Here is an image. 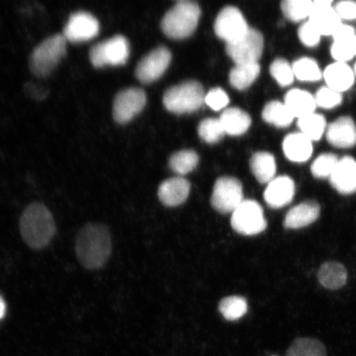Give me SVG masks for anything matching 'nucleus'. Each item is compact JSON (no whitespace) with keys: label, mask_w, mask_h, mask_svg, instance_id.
Here are the masks:
<instances>
[{"label":"nucleus","mask_w":356,"mask_h":356,"mask_svg":"<svg viewBox=\"0 0 356 356\" xmlns=\"http://www.w3.org/2000/svg\"><path fill=\"white\" fill-rule=\"evenodd\" d=\"M111 247L108 227L99 222L84 225L75 241L78 260L88 270H97L104 266L110 258Z\"/></svg>","instance_id":"obj_1"},{"label":"nucleus","mask_w":356,"mask_h":356,"mask_svg":"<svg viewBox=\"0 0 356 356\" xmlns=\"http://www.w3.org/2000/svg\"><path fill=\"white\" fill-rule=\"evenodd\" d=\"M20 234L34 250L46 248L56 233L54 217L43 203L33 202L25 208L19 221Z\"/></svg>","instance_id":"obj_2"},{"label":"nucleus","mask_w":356,"mask_h":356,"mask_svg":"<svg viewBox=\"0 0 356 356\" xmlns=\"http://www.w3.org/2000/svg\"><path fill=\"white\" fill-rule=\"evenodd\" d=\"M200 13L195 2L189 0L177 2L162 20L163 32L172 39L190 37L197 28Z\"/></svg>","instance_id":"obj_3"},{"label":"nucleus","mask_w":356,"mask_h":356,"mask_svg":"<svg viewBox=\"0 0 356 356\" xmlns=\"http://www.w3.org/2000/svg\"><path fill=\"white\" fill-rule=\"evenodd\" d=\"M204 88L197 81H188L172 87L164 93L163 104L176 114L193 113L204 104Z\"/></svg>","instance_id":"obj_4"},{"label":"nucleus","mask_w":356,"mask_h":356,"mask_svg":"<svg viewBox=\"0 0 356 356\" xmlns=\"http://www.w3.org/2000/svg\"><path fill=\"white\" fill-rule=\"evenodd\" d=\"M66 53V39L55 35L34 49L30 58V69L38 77H46L60 63Z\"/></svg>","instance_id":"obj_5"},{"label":"nucleus","mask_w":356,"mask_h":356,"mask_svg":"<svg viewBox=\"0 0 356 356\" xmlns=\"http://www.w3.org/2000/svg\"><path fill=\"white\" fill-rule=\"evenodd\" d=\"M231 225L236 232L245 236L264 232L267 222L260 204L255 200H244L233 212Z\"/></svg>","instance_id":"obj_6"},{"label":"nucleus","mask_w":356,"mask_h":356,"mask_svg":"<svg viewBox=\"0 0 356 356\" xmlns=\"http://www.w3.org/2000/svg\"><path fill=\"white\" fill-rule=\"evenodd\" d=\"M130 56V46L126 38L122 35L108 40V41L95 44L91 49V63L96 68L106 65H121L127 63Z\"/></svg>","instance_id":"obj_7"},{"label":"nucleus","mask_w":356,"mask_h":356,"mask_svg":"<svg viewBox=\"0 0 356 356\" xmlns=\"http://www.w3.org/2000/svg\"><path fill=\"white\" fill-rule=\"evenodd\" d=\"M264 39L259 31L249 29L238 41L228 43L227 54L236 65L258 63L264 51Z\"/></svg>","instance_id":"obj_8"},{"label":"nucleus","mask_w":356,"mask_h":356,"mask_svg":"<svg viewBox=\"0 0 356 356\" xmlns=\"http://www.w3.org/2000/svg\"><path fill=\"white\" fill-rule=\"evenodd\" d=\"M243 185L237 178L222 177L213 186L211 204L218 212H234L243 202Z\"/></svg>","instance_id":"obj_9"},{"label":"nucleus","mask_w":356,"mask_h":356,"mask_svg":"<svg viewBox=\"0 0 356 356\" xmlns=\"http://www.w3.org/2000/svg\"><path fill=\"white\" fill-rule=\"evenodd\" d=\"M248 30L247 21L237 8L228 6L222 8L216 17V34L227 44L238 41Z\"/></svg>","instance_id":"obj_10"},{"label":"nucleus","mask_w":356,"mask_h":356,"mask_svg":"<svg viewBox=\"0 0 356 356\" xmlns=\"http://www.w3.org/2000/svg\"><path fill=\"white\" fill-rule=\"evenodd\" d=\"M146 104L145 92L140 88L120 92L113 104V117L119 123H127L139 114Z\"/></svg>","instance_id":"obj_11"},{"label":"nucleus","mask_w":356,"mask_h":356,"mask_svg":"<svg viewBox=\"0 0 356 356\" xmlns=\"http://www.w3.org/2000/svg\"><path fill=\"white\" fill-rule=\"evenodd\" d=\"M171 52L166 47H159L143 58L137 65L136 75L140 82L149 83L165 73L171 61Z\"/></svg>","instance_id":"obj_12"},{"label":"nucleus","mask_w":356,"mask_h":356,"mask_svg":"<svg viewBox=\"0 0 356 356\" xmlns=\"http://www.w3.org/2000/svg\"><path fill=\"white\" fill-rule=\"evenodd\" d=\"M99 29V22L95 16L86 12H78L70 17L63 35L66 41L86 42L95 38Z\"/></svg>","instance_id":"obj_13"},{"label":"nucleus","mask_w":356,"mask_h":356,"mask_svg":"<svg viewBox=\"0 0 356 356\" xmlns=\"http://www.w3.org/2000/svg\"><path fill=\"white\" fill-rule=\"evenodd\" d=\"M296 194V184L287 176L275 177L267 185L264 193L266 202L271 208L279 209L287 206Z\"/></svg>","instance_id":"obj_14"},{"label":"nucleus","mask_w":356,"mask_h":356,"mask_svg":"<svg viewBox=\"0 0 356 356\" xmlns=\"http://www.w3.org/2000/svg\"><path fill=\"white\" fill-rule=\"evenodd\" d=\"M330 182L338 193L350 195L356 193V161L344 157L338 163L330 177Z\"/></svg>","instance_id":"obj_15"},{"label":"nucleus","mask_w":356,"mask_h":356,"mask_svg":"<svg viewBox=\"0 0 356 356\" xmlns=\"http://www.w3.org/2000/svg\"><path fill=\"white\" fill-rule=\"evenodd\" d=\"M327 140L337 148H350L356 145V126L353 120L342 117L333 122L326 131Z\"/></svg>","instance_id":"obj_16"},{"label":"nucleus","mask_w":356,"mask_h":356,"mask_svg":"<svg viewBox=\"0 0 356 356\" xmlns=\"http://www.w3.org/2000/svg\"><path fill=\"white\" fill-rule=\"evenodd\" d=\"M191 190L190 182L184 177H172L163 181L159 188V197L164 206H180L188 199Z\"/></svg>","instance_id":"obj_17"},{"label":"nucleus","mask_w":356,"mask_h":356,"mask_svg":"<svg viewBox=\"0 0 356 356\" xmlns=\"http://www.w3.org/2000/svg\"><path fill=\"white\" fill-rule=\"evenodd\" d=\"M320 207L315 202H305L293 207L284 218V226L286 229H298L313 224L318 219Z\"/></svg>","instance_id":"obj_18"},{"label":"nucleus","mask_w":356,"mask_h":356,"mask_svg":"<svg viewBox=\"0 0 356 356\" xmlns=\"http://www.w3.org/2000/svg\"><path fill=\"white\" fill-rule=\"evenodd\" d=\"M283 152L289 161L305 163L313 154V142L300 132L293 133L284 138Z\"/></svg>","instance_id":"obj_19"},{"label":"nucleus","mask_w":356,"mask_h":356,"mask_svg":"<svg viewBox=\"0 0 356 356\" xmlns=\"http://www.w3.org/2000/svg\"><path fill=\"white\" fill-rule=\"evenodd\" d=\"M355 74L346 63L335 62L324 70L323 78L328 88L338 92H343L353 86Z\"/></svg>","instance_id":"obj_20"},{"label":"nucleus","mask_w":356,"mask_h":356,"mask_svg":"<svg viewBox=\"0 0 356 356\" xmlns=\"http://www.w3.org/2000/svg\"><path fill=\"white\" fill-rule=\"evenodd\" d=\"M284 104H286L293 118L298 119L314 113L317 106L314 97L302 89H292L288 92L284 97Z\"/></svg>","instance_id":"obj_21"},{"label":"nucleus","mask_w":356,"mask_h":356,"mask_svg":"<svg viewBox=\"0 0 356 356\" xmlns=\"http://www.w3.org/2000/svg\"><path fill=\"white\" fill-rule=\"evenodd\" d=\"M219 120L225 134L229 136L243 135L252 123L250 115L246 111L235 108L225 110Z\"/></svg>","instance_id":"obj_22"},{"label":"nucleus","mask_w":356,"mask_h":356,"mask_svg":"<svg viewBox=\"0 0 356 356\" xmlns=\"http://www.w3.org/2000/svg\"><path fill=\"white\" fill-rule=\"evenodd\" d=\"M318 280L322 286L329 289L343 287L347 280L346 267L339 262H326L320 267Z\"/></svg>","instance_id":"obj_23"},{"label":"nucleus","mask_w":356,"mask_h":356,"mask_svg":"<svg viewBox=\"0 0 356 356\" xmlns=\"http://www.w3.org/2000/svg\"><path fill=\"white\" fill-rule=\"evenodd\" d=\"M309 21L321 35H332L341 24V20L333 7L314 8Z\"/></svg>","instance_id":"obj_24"},{"label":"nucleus","mask_w":356,"mask_h":356,"mask_svg":"<svg viewBox=\"0 0 356 356\" xmlns=\"http://www.w3.org/2000/svg\"><path fill=\"white\" fill-rule=\"evenodd\" d=\"M250 167L253 175L261 184H269L277 172V163L274 156L267 152H258L252 156Z\"/></svg>","instance_id":"obj_25"},{"label":"nucleus","mask_w":356,"mask_h":356,"mask_svg":"<svg viewBox=\"0 0 356 356\" xmlns=\"http://www.w3.org/2000/svg\"><path fill=\"white\" fill-rule=\"evenodd\" d=\"M260 71L258 63L236 65L229 73L231 86L238 90H244L256 81Z\"/></svg>","instance_id":"obj_26"},{"label":"nucleus","mask_w":356,"mask_h":356,"mask_svg":"<svg viewBox=\"0 0 356 356\" xmlns=\"http://www.w3.org/2000/svg\"><path fill=\"white\" fill-rule=\"evenodd\" d=\"M262 118L267 123L280 128L289 127L295 119L286 104L279 101L270 102L265 106Z\"/></svg>","instance_id":"obj_27"},{"label":"nucleus","mask_w":356,"mask_h":356,"mask_svg":"<svg viewBox=\"0 0 356 356\" xmlns=\"http://www.w3.org/2000/svg\"><path fill=\"white\" fill-rule=\"evenodd\" d=\"M286 356H327V350L319 340L300 337L289 347Z\"/></svg>","instance_id":"obj_28"},{"label":"nucleus","mask_w":356,"mask_h":356,"mask_svg":"<svg viewBox=\"0 0 356 356\" xmlns=\"http://www.w3.org/2000/svg\"><path fill=\"white\" fill-rule=\"evenodd\" d=\"M298 126L300 133L312 142L321 139L323 134L327 131L326 119L323 115L315 113L300 118Z\"/></svg>","instance_id":"obj_29"},{"label":"nucleus","mask_w":356,"mask_h":356,"mask_svg":"<svg viewBox=\"0 0 356 356\" xmlns=\"http://www.w3.org/2000/svg\"><path fill=\"white\" fill-rule=\"evenodd\" d=\"M282 10L288 19L299 22L309 19L314 11V3L311 0H286L282 3Z\"/></svg>","instance_id":"obj_30"},{"label":"nucleus","mask_w":356,"mask_h":356,"mask_svg":"<svg viewBox=\"0 0 356 356\" xmlns=\"http://www.w3.org/2000/svg\"><path fill=\"white\" fill-rule=\"evenodd\" d=\"M295 77L304 82H316L321 79V70L315 60L310 58H301L292 65Z\"/></svg>","instance_id":"obj_31"},{"label":"nucleus","mask_w":356,"mask_h":356,"mask_svg":"<svg viewBox=\"0 0 356 356\" xmlns=\"http://www.w3.org/2000/svg\"><path fill=\"white\" fill-rule=\"evenodd\" d=\"M199 163V157L193 150H181L173 154L169 161L172 171L185 175L193 171Z\"/></svg>","instance_id":"obj_32"},{"label":"nucleus","mask_w":356,"mask_h":356,"mask_svg":"<svg viewBox=\"0 0 356 356\" xmlns=\"http://www.w3.org/2000/svg\"><path fill=\"white\" fill-rule=\"evenodd\" d=\"M219 309L225 319L235 321L246 314L248 304L242 297L229 296L220 302Z\"/></svg>","instance_id":"obj_33"},{"label":"nucleus","mask_w":356,"mask_h":356,"mask_svg":"<svg viewBox=\"0 0 356 356\" xmlns=\"http://www.w3.org/2000/svg\"><path fill=\"white\" fill-rule=\"evenodd\" d=\"M198 133L200 138L209 144L220 141L225 134L220 120L216 118H207L200 122Z\"/></svg>","instance_id":"obj_34"},{"label":"nucleus","mask_w":356,"mask_h":356,"mask_svg":"<svg viewBox=\"0 0 356 356\" xmlns=\"http://www.w3.org/2000/svg\"><path fill=\"white\" fill-rule=\"evenodd\" d=\"M337 156L333 154H323L314 160L311 166L312 175L316 178L330 177L338 163Z\"/></svg>","instance_id":"obj_35"},{"label":"nucleus","mask_w":356,"mask_h":356,"mask_svg":"<svg viewBox=\"0 0 356 356\" xmlns=\"http://www.w3.org/2000/svg\"><path fill=\"white\" fill-rule=\"evenodd\" d=\"M270 72L271 76L282 87L291 86L296 78L292 65H289V62L284 59L275 60L270 65Z\"/></svg>","instance_id":"obj_36"},{"label":"nucleus","mask_w":356,"mask_h":356,"mask_svg":"<svg viewBox=\"0 0 356 356\" xmlns=\"http://www.w3.org/2000/svg\"><path fill=\"white\" fill-rule=\"evenodd\" d=\"M314 99L316 105L325 109L337 108L342 102L341 93L328 87L320 88Z\"/></svg>","instance_id":"obj_37"},{"label":"nucleus","mask_w":356,"mask_h":356,"mask_svg":"<svg viewBox=\"0 0 356 356\" xmlns=\"http://www.w3.org/2000/svg\"><path fill=\"white\" fill-rule=\"evenodd\" d=\"M298 35H299L301 42L309 47L318 46L322 37L321 34L309 21L305 22L300 26Z\"/></svg>","instance_id":"obj_38"},{"label":"nucleus","mask_w":356,"mask_h":356,"mask_svg":"<svg viewBox=\"0 0 356 356\" xmlns=\"http://www.w3.org/2000/svg\"><path fill=\"white\" fill-rule=\"evenodd\" d=\"M353 41L333 42L331 49V54L336 62L346 63L347 61L353 59V58L355 56Z\"/></svg>","instance_id":"obj_39"},{"label":"nucleus","mask_w":356,"mask_h":356,"mask_svg":"<svg viewBox=\"0 0 356 356\" xmlns=\"http://www.w3.org/2000/svg\"><path fill=\"white\" fill-rule=\"evenodd\" d=\"M204 102L213 111H220L229 104V97L222 89L216 88L207 93Z\"/></svg>","instance_id":"obj_40"},{"label":"nucleus","mask_w":356,"mask_h":356,"mask_svg":"<svg viewBox=\"0 0 356 356\" xmlns=\"http://www.w3.org/2000/svg\"><path fill=\"white\" fill-rule=\"evenodd\" d=\"M334 10L336 11L338 17L341 19L355 20L356 19V2L341 1L338 2Z\"/></svg>","instance_id":"obj_41"},{"label":"nucleus","mask_w":356,"mask_h":356,"mask_svg":"<svg viewBox=\"0 0 356 356\" xmlns=\"http://www.w3.org/2000/svg\"><path fill=\"white\" fill-rule=\"evenodd\" d=\"M355 35L353 26L341 24L332 35V38L334 42H351Z\"/></svg>","instance_id":"obj_42"},{"label":"nucleus","mask_w":356,"mask_h":356,"mask_svg":"<svg viewBox=\"0 0 356 356\" xmlns=\"http://www.w3.org/2000/svg\"><path fill=\"white\" fill-rule=\"evenodd\" d=\"M7 305L6 300H3V298L0 296V320L4 318V316L6 314Z\"/></svg>","instance_id":"obj_43"},{"label":"nucleus","mask_w":356,"mask_h":356,"mask_svg":"<svg viewBox=\"0 0 356 356\" xmlns=\"http://www.w3.org/2000/svg\"><path fill=\"white\" fill-rule=\"evenodd\" d=\"M353 50H354L355 56H356V35H355V38L353 39Z\"/></svg>","instance_id":"obj_44"},{"label":"nucleus","mask_w":356,"mask_h":356,"mask_svg":"<svg viewBox=\"0 0 356 356\" xmlns=\"http://www.w3.org/2000/svg\"><path fill=\"white\" fill-rule=\"evenodd\" d=\"M353 71H354L355 76H356V64L355 65V68H354Z\"/></svg>","instance_id":"obj_45"}]
</instances>
